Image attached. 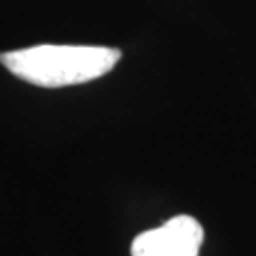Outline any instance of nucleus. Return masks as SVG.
Returning a JSON list of instances; mask_svg holds the SVG:
<instances>
[{"label": "nucleus", "instance_id": "nucleus-1", "mask_svg": "<svg viewBox=\"0 0 256 256\" xmlns=\"http://www.w3.org/2000/svg\"><path fill=\"white\" fill-rule=\"evenodd\" d=\"M122 52L104 46H42L0 54V63L14 76L38 88H66L108 74Z\"/></svg>", "mask_w": 256, "mask_h": 256}, {"label": "nucleus", "instance_id": "nucleus-2", "mask_svg": "<svg viewBox=\"0 0 256 256\" xmlns=\"http://www.w3.org/2000/svg\"><path fill=\"white\" fill-rule=\"evenodd\" d=\"M202 243V224L190 214H178L138 234L131 243V256H198Z\"/></svg>", "mask_w": 256, "mask_h": 256}]
</instances>
